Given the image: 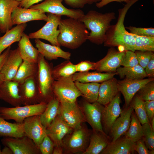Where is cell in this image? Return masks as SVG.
<instances>
[{"label":"cell","instance_id":"cell-45","mask_svg":"<svg viewBox=\"0 0 154 154\" xmlns=\"http://www.w3.org/2000/svg\"><path fill=\"white\" fill-rule=\"evenodd\" d=\"M54 145L48 136H46L38 146V149L42 154H52Z\"/></svg>","mask_w":154,"mask_h":154},{"label":"cell","instance_id":"cell-38","mask_svg":"<svg viewBox=\"0 0 154 154\" xmlns=\"http://www.w3.org/2000/svg\"><path fill=\"white\" fill-rule=\"evenodd\" d=\"M144 102V101L135 94L130 104L135 110V112L142 125L149 122L146 113Z\"/></svg>","mask_w":154,"mask_h":154},{"label":"cell","instance_id":"cell-43","mask_svg":"<svg viewBox=\"0 0 154 154\" xmlns=\"http://www.w3.org/2000/svg\"><path fill=\"white\" fill-rule=\"evenodd\" d=\"M139 64L135 53L131 50H127L123 58L121 66L131 67Z\"/></svg>","mask_w":154,"mask_h":154},{"label":"cell","instance_id":"cell-21","mask_svg":"<svg viewBox=\"0 0 154 154\" xmlns=\"http://www.w3.org/2000/svg\"><path fill=\"white\" fill-rule=\"evenodd\" d=\"M19 84L13 80L3 82L0 85V99L14 107L22 104Z\"/></svg>","mask_w":154,"mask_h":154},{"label":"cell","instance_id":"cell-37","mask_svg":"<svg viewBox=\"0 0 154 154\" xmlns=\"http://www.w3.org/2000/svg\"><path fill=\"white\" fill-rule=\"evenodd\" d=\"M135 142L143 137L142 125L139 122L134 110L131 116V121L129 128L123 135Z\"/></svg>","mask_w":154,"mask_h":154},{"label":"cell","instance_id":"cell-7","mask_svg":"<svg viewBox=\"0 0 154 154\" xmlns=\"http://www.w3.org/2000/svg\"><path fill=\"white\" fill-rule=\"evenodd\" d=\"M72 76L55 80L54 82L53 91L54 97L60 102H75L77 101L78 97L82 96Z\"/></svg>","mask_w":154,"mask_h":154},{"label":"cell","instance_id":"cell-13","mask_svg":"<svg viewBox=\"0 0 154 154\" xmlns=\"http://www.w3.org/2000/svg\"><path fill=\"white\" fill-rule=\"evenodd\" d=\"M23 124L25 135L32 140L38 148L44 138L47 135L46 128L41 123L39 115L26 118Z\"/></svg>","mask_w":154,"mask_h":154},{"label":"cell","instance_id":"cell-41","mask_svg":"<svg viewBox=\"0 0 154 154\" xmlns=\"http://www.w3.org/2000/svg\"><path fill=\"white\" fill-rule=\"evenodd\" d=\"M136 94L144 101L154 100V80L146 84Z\"/></svg>","mask_w":154,"mask_h":154},{"label":"cell","instance_id":"cell-29","mask_svg":"<svg viewBox=\"0 0 154 154\" xmlns=\"http://www.w3.org/2000/svg\"><path fill=\"white\" fill-rule=\"evenodd\" d=\"M116 74V72L102 73L98 72H76L72 75V78L74 82L99 83L111 78Z\"/></svg>","mask_w":154,"mask_h":154},{"label":"cell","instance_id":"cell-15","mask_svg":"<svg viewBox=\"0 0 154 154\" xmlns=\"http://www.w3.org/2000/svg\"><path fill=\"white\" fill-rule=\"evenodd\" d=\"M125 51H120L114 47H110L106 56L96 62L95 70L100 72H116L117 68L121 65Z\"/></svg>","mask_w":154,"mask_h":154},{"label":"cell","instance_id":"cell-55","mask_svg":"<svg viewBox=\"0 0 154 154\" xmlns=\"http://www.w3.org/2000/svg\"><path fill=\"white\" fill-rule=\"evenodd\" d=\"M2 154H13L11 149L6 146L2 150Z\"/></svg>","mask_w":154,"mask_h":154},{"label":"cell","instance_id":"cell-48","mask_svg":"<svg viewBox=\"0 0 154 154\" xmlns=\"http://www.w3.org/2000/svg\"><path fill=\"white\" fill-rule=\"evenodd\" d=\"M144 104L148 120L150 123L154 117V100L144 101Z\"/></svg>","mask_w":154,"mask_h":154},{"label":"cell","instance_id":"cell-35","mask_svg":"<svg viewBox=\"0 0 154 154\" xmlns=\"http://www.w3.org/2000/svg\"><path fill=\"white\" fill-rule=\"evenodd\" d=\"M116 72L120 78L131 80H139L147 77L144 69L139 65L131 67H119Z\"/></svg>","mask_w":154,"mask_h":154},{"label":"cell","instance_id":"cell-50","mask_svg":"<svg viewBox=\"0 0 154 154\" xmlns=\"http://www.w3.org/2000/svg\"><path fill=\"white\" fill-rule=\"evenodd\" d=\"M144 70L147 77H154V56L151 58Z\"/></svg>","mask_w":154,"mask_h":154},{"label":"cell","instance_id":"cell-61","mask_svg":"<svg viewBox=\"0 0 154 154\" xmlns=\"http://www.w3.org/2000/svg\"></svg>","mask_w":154,"mask_h":154},{"label":"cell","instance_id":"cell-32","mask_svg":"<svg viewBox=\"0 0 154 154\" xmlns=\"http://www.w3.org/2000/svg\"><path fill=\"white\" fill-rule=\"evenodd\" d=\"M38 69L37 62H31L23 60L15 77L12 80L20 84L29 78H35Z\"/></svg>","mask_w":154,"mask_h":154},{"label":"cell","instance_id":"cell-2","mask_svg":"<svg viewBox=\"0 0 154 154\" xmlns=\"http://www.w3.org/2000/svg\"><path fill=\"white\" fill-rule=\"evenodd\" d=\"M58 28L60 33L58 41L60 46L75 49L88 40L89 33L79 20L70 18L61 19Z\"/></svg>","mask_w":154,"mask_h":154},{"label":"cell","instance_id":"cell-27","mask_svg":"<svg viewBox=\"0 0 154 154\" xmlns=\"http://www.w3.org/2000/svg\"><path fill=\"white\" fill-rule=\"evenodd\" d=\"M28 36L23 32L19 42L18 47L21 57L23 60L37 62L39 53L32 45Z\"/></svg>","mask_w":154,"mask_h":154},{"label":"cell","instance_id":"cell-22","mask_svg":"<svg viewBox=\"0 0 154 154\" xmlns=\"http://www.w3.org/2000/svg\"><path fill=\"white\" fill-rule=\"evenodd\" d=\"M135 142L123 135L114 142H110L100 154H134Z\"/></svg>","mask_w":154,"mask_h":154},{"label":"cell","instance_id":"cell-5","mask_svg":"<svg viewBox=\"0 0 154 154\" xmlns=\"http://www.w3.org/2000/svg\"><path fill=\"white\" fill-rule=\"evenodd\" d=\"M83 123L66 135L62 141L63 153L82 154L89 145L92 131Z\"/></svg>","mask_w":154,"mask_h":154},{"label":"cell","instance_id":"cell-18","mask_svg":"<svg viewBox=\"0 0 154 154\" xmlns=\"http://www.w3.org/2000/svg\"><path fill=\"white\" fill-rule=\"evenodd\" d=\"M23 61L18 48L13 50H11L1 70L2 81L13 80Z\"/></svg>","mask_w":154,"mask_h":154},{"label":"cell","instance_id":"cell-9","mask_svg":"<svg viewBox=\"0 0 154 154\" xmlns=\"http://www.w3.org/2000/svg\"><path fill=\"white\" fill-rule=\"evenodd\" d=\"M63 0H45L41 3L33 5L29 8L44 13L64 15L71 18L79 20L84 15L80 9H68L62 4Z\"/></svg>","mask_w":154,"mask_h":154},{"label":"cell","instance_id":"cell-49","mask_svg":"<svg viewBox=\"0 0 154 154\" xmlns=\"http://www.w3.org/2000/svg\"><path fill=\"white\" fill-rule=\"evenodd\" d=\"M65 3L74 8H83L87 4L86 0H64Z\"/></svg>","mask_w":154,"mask_h":154},{"label":"cell","instance_id":"cell-42","mask_svg":"<svg viewBox=\"0 0 154 154\" xmlns=\"http://www.w3.org/2000/svg\"><path fill=\"white\" fill-rule=\"evenodd\" d=\"M153 52L152 51H141L136 50V54L138 64L144 69L146 67L152 57L154 56Z\"/></svg>","mask_w":154,"mask_h":154},{"label":"cell","instance_id":"cell-40","mask_svg":"<svg viewBox=\"0 0 154 154\" xmlns=\"http://www.w3.org/2000/svg\"><path fill=\"white\" fill-rule=\"evenodd\" d=\"M143 138L145 145L149 150H154V131L149 122L142 125Z\"/></svg>","mask_w":154,"mask_h":154},{"label":"cell","instance_id":"cell-39","mask_svg":"<svg viewBox=\"0 0 154 154\" xmlns=\"http://www.w3.org/2000/svg\"><path fill=\"white\" fill-rule=\"evenodd\" d=\"M136 50L154 51V37L139 36L132 34Z\"/></svg>","mask_w":154,"mask_h":154},{"label":"cell","instance_id":"cell-30","mask_svg":"<svg viewBox=\"0 0 154 154\" xmlns=\"http://www.w3.org/2000/svg\"><path fill=\"white\" fill-rule=\"evenodd\" d=\"M27 26L26 23L17 25L0 37V55L14 43L19 42Z\"/></svg>","mask_w":154,"mask_h":154},{"label":"cell","instance_id":"cell-17","mask_svg":"<svg viewBox=\"0 0 154 154\" xmlns=\"http://www.w3.org/2000/svg\"><path fill=\"white\" fill-rule=\"evenodd\" d=\"M133 110L130 104L122 110L120 116L114 123L108 135L111 142L114 141L127 131L130 123L131 114Z\"/></svg>","mask_w":154,"mask_h":154},{"label":"cell","instance_id":"cell-11","mask_svg":"<svg viewBox=\"0 0 154 154\" xmlns=\"http://www.w3.org/2000/svg\"><path fill=\"white\" fill-rule=\"evenodd\" d=\"M2 144L10 148L13 154H40L38 147L33 141L26 135L20 137H4Z\"/></svg>","mask_w":154,"mask_h":154},{"label":"cell","instance_id":"cell-59","mask_svg":"<svg viewBox=\"0 0 154 154\" xmlns=\"http://www.w3.org/2000/svg\"><path fill=\"white\" fill-rule=\"evenodd\" d=\"M17 1L21 2L22 0H17Z\"/></svg>","mask_w":154,"mask_h":154},{"label":"cell","instance_id":"cell-51","mask_svg":"<svg viewBox=\"0 0 154 154\" xmlns=\"http://www.w3.org/2000/svg\"><path fill=\"white\" fill-rule=\"evenodd\" d=\"M11 50V47L9 46L7 48L2 54L0 55V85L3 82L1 78L0 74L1 70Z\"/></svg>","mask_w":154,"mask_h":154},{"label":"cell","instance_id":"cell-4","mask_svg":"<svg viewBox=\"0 0 154 154\" xmlns=\"http://www.w3.org/2000/svg\"><path fill=\"white\" fill-rule=\"evenodd\" d=\"M37 63L38 71L35 77L38 91V103H47L54 97L53 85L55 80L52 74V67L39 53Z\"/></svg>","mask_w":154,"mask_h":154},{"label":"cell","instance_id":"cell-20","mask_svg":"<svg viewBox=\"0 0 154 154\" xmlns=\"http://www.w3.org/2000/svg\"><path fill=\"white\" fill-rule=\"evenodd\" d=\"M11 19L14 25L35 20H43L46 22L47 17L45 13L38 10L18 6L12 13Z\"/></svg>","mask_w":154,"mask_h":154},{"label":"cell","instance_id":"cell-60","mask_svg":"<svg viewBox=\"0 0 154 154\" xmlns=\"http://www.w3.org/2000/svg\"><path fill=\"white\" fill-rule=\"evenodd\" d=\"M1 33V31H0V37Z\"/></svg>","mask_w":154,"mask_h":154},{"label":"cell","instance_id":"cell-25","mask_svg":"<svg viewBox=\"0 0 154 154\" xmlns=\"http://www.w3.org/2000/svg\"><path fill=\"white\" fill-rule=\"evenodd\" d=\"M35 41L39 53L46 59L50 60H56L59 57L66 60L70 59L71 53L63 50L59 46L45 43L39 39H35Z\"/></svg>","mask_w":154,"mask_h":154},{"label":"cell","instance_id":"cell-54","mask_svg":"<svg viewBox=\"0 0 154 154\" xmlns=\"http://www.w3.org/2000/svg\"><path fill=\"white\" fill-rule=\"evenodd\" d=\"M63 153L62 147H54L53 150V154H62Z\"/></svg>","mask_w":154,"mask_h":154},{"label":"cell","instance_id":"cell-53","mask_svg":"<svg viewBox=\"0 0 154 154\" xmlns=\"http://www.w3.org/2000/svg\"><path fill=\"white\" fill-rule=\"evenodd\" d=\"M130 0H101L100 2L96 4V6L98 8H101L105 6L109 3L114 1H116L121 3L124 2L127 3Z\"/></svg>","mask_w":154,"mask_h":154},{"label":"cell","instance_id":"cell-31","mask_svg":"<svg viewBox=\"0 0 154 154\" xmlns=\"http://www.w3.org/2000/svg\"><path fill=\"white\" fill-rule=\"evenodd\" d=\"M25 135L23 123H10L0 116V136L17 138Z\"/></svg>","mask_w":154,"mask_h":154},{"label":"cell","instance_id":"cell-26","mask_svg":"<svg viewBox=\"0 0 154 154\" xmlns=\"http://www.w3.org/2000/svg\"><path fill=\"white\" fill-rule=\"evenodd\" d=\"M117 82L114 77L100 84L97 102L104 106L111 102L119 92Z\"/></svg>","mask_w":154,"mask_h":154},{"label":"cell","instance_id":"cell-14","mask_svg":"<svg viewBox=\"0 0 154 154\" xmlns=\"http://www.w3.org/2000/svg\"><path fill=\"white\" fill-rule=\"evenodd\" d=\"M120 103V96L118 93L111 102L104 106L101 122L103 130L108 136L113 124L121 112Z\"/></svg>","mask_w":154,"mask_h":154},{"label":"cell","instance_id":"cell-6","mask_svg":"<svg viewBox=\"0 0 154 154\" xmlns=\"http://www.w3.org/2000/svg\"><path fill=\"white\" fill-rule=\"evenodd\" d=\"M47 103L41 102L30 105L9 108L0 107L1 116L4 119L13 120L16 122L23 123L26 118L35 115H40L45 110Z\"/></svg>","mask_w":154,"mask_h":154},{"label":"cell","instance_id":"cell-34","mask_svg":"<svg viewBox=\"0 0 154 154\" xmlns=\"http://www.w3.org/2000/svg\"><path fill=\"white\" fill-rule=\"evenodd\" d=\"M59 104V100L54 97L47 103L45 110L39 115L40 121L46 128L50 126L58 115Z\"/></svg>","mask_w":154,"mask_h":154},{"label":"cell","instance_id":"cell-33","mask_svg":"<svg viewBox=\"0 0 154 154\" xmlns=\"http://www.w3.org/2000/svg\"><path fill=\"white\" fill-rule=\"evenodd\" d=\"M75 84L80 91L84 100L92 103L97 102L100 84L97 82L83 83L74 82Z\"/></svg>","mask_w":154,"mask_h":154},{"label":"cell","instance_id":"cell-52","mask_svg":"<svg viewBox=\"0 0 154 154\" xmlns=\"http://www.w3.org/2000/svg\"><path fill=\"white\" fill-rule=\"evenodd\" d=\"M43 0H22L19 6L25 8H29L35 3H38Z\"/></svg>","mask_w":154,"mask_h":154},{"label":"cell","instance_id":"cell-23","mask_svg":"<svg viewBox=\"0 0 154 154\" xmlns=\"http://www.w3.org/2000/svg\"><path fill=\"white\" fill-rule=\"evenodd\" d=\"M17 0H0V31L5 33L13 25L11 19L12 13L19 6Z\"/></svg>","mask_w":154,"mask_h":154},{"label":"cell","instance_id":"cell-24","mask_svg":"<svg viewBox=\"0 0 154 154\" xmlns=\"http://www.w3.org/2000/svg\"><path fill=\"white\" fill-rule=\"evenodd\" d=\"M20 94L22 104L30 105L38 103V91L35 78H29L19 84Z\"/></svg>","mask_w":154,"mask_h":154},{"label":"cell","instance_id":"cell-36","mask_svg":"<svg viewBox=\"0 0 154 154\" xmlns=\"http://www.w3.org/2000/svg\"><path fill=\"white\" fill-rule=\"evenodd\" d=\"M76 72V64L69 60L53 67L52 70V76L54 80L70 77Z\"/></svg>","mask_w":154,"mask_h":154},{"label":"cell","instance_id":"cell-19","mask_svg":"<svg viewBox=\"0 0 154 154\" xmlns=\"http://www.w3.org/2000/svg\"><path fill=\"white\" fill-rule=\"evenodd\" d=\"M73 129L65 123L58 114L52 123L46 128L47 135L52 140L54 147H62L63 138Z\"/></svg>","mask_w":154,"mask_h":154},{"label":"cell","instance_id":"cell-47","mask_svg":"<svg viewBox=\"0 0 154 154\" xmlns=\"http://www.w3.org/2000/svg\"><path fill=\"white\" fill-rule=\"evenodd\" d=\"M135 150L139 154H154V150H149L147 148L143 137L135 142Z\"/></svg>","mask_w":154,"mask_h":154},{"label":"cell","instance_id":"cell-56","mask_svg":"<svg viewBox=\"0 0 154 154\" xmlns=\"http://www.w3.org/2000/svg\"><path fill=\"white\" fill-rule=\"evenodd\" d=\"M101 0H86L87 4H92L94 3L100 2Z\"/></svg>","mask_w":154,"mask_h":154},{"label":"cell","instance_id":"cell-57","mask_svg":"<svg viewBox=\"0 0 154 154\" xmlns=\"http://www.w3.org/2000/svg\"><path fill=\"white\" fill-rule=\"evenodd\" d=\"M150 123L153 130L154 131V117L151 119Z\"/></svg>","mask_w":154,"mask_h":154},{"label":"cell","instance_id":"cell-28","mask_svg":"<svg viewBox=\"0 0 154 154\" xmlns=\"http://www.w3.org/2000/svg\"><path fill=\"white\" fill-rule=\"evenodd\" d=\"M111 142L108 135L93 130L88 146L82 154H99Z\"/></svg>","mask_w":154,"mask_h":154},{"label":"cell","instance_id":"cell-58","mask_svg":"<svg viewBox=\"0 0 154 154\" xmlns=\"http://www.w3.org/2000/svg\"><path fill=\"white\" fill-rule=\"evenodd\" d=\"M0 154H2V150L1 149V146L0 145Z\"/></svg>","mask_w":154,"mask_h":154},{"label":"cell","instance_id":"cell-3","mask_svg":"<svg viewBox=\"0 0 154 154\" xmlns=\"http://www.w3.org/2000/svg\"><path fill=\"white\" fill-rule=\"evenodd\" d=\"M116 19L114 12L104 14L95 10H90L79 20L90 31L88 40L98 45L104 43L106 34L111 26V21Z\"/></svg>","mask_w":154,"mask_h":154},{"label":"cell","instance_id":"cell-10","mask_svg":"<svg viewBox=\"0 0 154 154\" xmlns=\"http://www.w3.org/2000/svg\"><path fill=\"white\" fill-rule=\"evenodd\" d=\"M58 114L73 129L86 122L82 108L77 101L73 103L60 102Z\"/></svg>","mask_w":154,"mask_h":154},{"label":"cell","instance_id":"cell-44","mask_svg":"<svg viewBox=\"0 0 154 154\" xmlns=\"http://www.w3.org/2000/svg\"><path fill=\"white\" fill-rule=\"evenodd\" d=\"M129 33L139 36L154 37V29L153 28L137 27L129 26L125 27Z\"/></svg>","mask_w":154,"mask_h":154},{"label":"cell","instance_id":"cell-46","mask_svg":"<svg viewBox=\"0 0 154 154\" xmlns=\"http://www.w3.org/2000/svg\"><path fill=\"white\" fill-rule=\"evenodd\" d=\"M96 62L89 60L82 61L76 64L77 72H82L89 71L91 70H95Z\"/></svg>","mask_w":154,"mask_h":154},{"label":"cell","instance_id":"cell-12","mask_svg":"<svg viewBox=\"0 0 154 154\" xmlns=\"http://www.w3.org/2000/svg\"><path fill=\"white\" fill-rule=\"evenodd\" d=\"M80 107L86 122L90 125L92 130L106 134L103 130L101 122L104 106L97 102L91 103L84 100Z\"/></svg>","mask_w":154,"mask_h":154},{"label":"cell","instance_id":"cell-1","mask_svg":"<svg viewBox=\"0 0 154 154\" xmlns=\"http://www.w3.org/2000/svg\"><path fill=\"white\" fill-rule=\"evenodd\" d=\"M139 0H130L123 8L119 9L118 17L115 25H111L107 31L104 43L105 46L118 47L119 51L136 50L134 38L126 30L124 22L125 16L130 7Z\"/></svg>","mask_w":154,"mask_h":154},{"label":"cell","instance_id":"cell-8","mask_svg":"<svg viewBox=\"0 0 154 154\" xmlns=\"http://www.w3.org/2000/svg\"><path fill=\"white\" fill-rule=\"evenodd\" d=\"M47 20L46 24L37 31L29 33L30 39H43L50 42L51 44L60 47L58 41L60 33L57 29L61 19V16L47 13Z\"/></svg>","mask_w":154,"mask_h":154},{"label":"cell","instance_id":"cell-16","mask_svg":"<svg viewBox=\"0 0 154 154\" xmlns=\"http://www.w3.org/2000/svg\"><path fill=\"white\" fill-rule=\"evenodd\" d=\"M153 80H154V77L135 80L124 79L118 81V88L124 97L125 107L130 105L133 97L140 89L149 82Z\"/></svg>","mask_w":154,"mask_h":154}]
</instances>
